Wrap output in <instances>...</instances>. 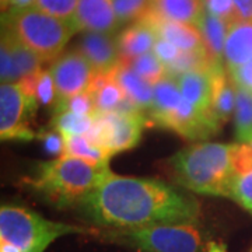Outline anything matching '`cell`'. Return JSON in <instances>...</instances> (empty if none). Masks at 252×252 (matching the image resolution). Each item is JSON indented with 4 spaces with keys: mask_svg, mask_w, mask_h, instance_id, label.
I'll return each mask as SVG.
<instances>
[{
    "mask_svg": "<svg viewBox=\"0 0 252 252\" xmlns=\"http://www.w3.org/2000/svg\"><path fill=\"white\" fill-rule=\"evenodd\" d=\"M97 230L136 228L160 223H195L200 205L180 189L158 180L117 175L109 170L74 207Z\"/></svg>",
    "mask_w": 252,
    "mask_h": 252,
    "instance_id": "obj_1",
    "label": "cell"
},
{
    "mask_svg": "<svg viewBox=\"0 0 252 252\" xmlns=\"http://www.w3.org/2000/svg\"><path fill=\"white\" fill-rule=\"evenodd\" d=\"M234 144L196 143L170 158V170L184 188L200 195L230 196L235 177Z\"/></svg>",
    "mask_w": 252,
    "mask_h": 252,
    "instance_id": "obj_2",
    "label": "cell"
},
{
    "mask_svg": "<svg viewBox=\"0 0 252 252\" xmlns=\"http://www.w3.org/2000/svg\"><path fill=\"white\" fill-rule=\"evenodd\" d=\"M109 171V165H93L63 156L39 162L35 174L24 178L26 185L58 207H76L98 185Z\"/></svg>",
    "mask_w": 252,
    "mask_h": 252,
    "instance_id": "obj_3",
    "label": "cell"
},
{
    "mask_svg": "<svg viewBox=\"0 0 252 252\" xmlns=\"http://www.w3.org/2000/svg\"><path fill=\"white\" fill-rule=\"evenodd\" d=\"M89 225L48 220L27 207L3 205L0 209V252H45L64 235H95Z\"/></svg>",
    "mask_w": 252,
    "mask_h": 252,
    "instance_id": "obj_4",
    "label": "cell"
},
{
    "mask_svg": "<svg viewBox=\"0 0 252 252\" xmlns=\"http://www.w3.org/2000/svg\"><path fill=\"white\" fill-rule=\"evenodd\" d=\"M94 237L137 252H207L209 244L195 223H160L136 228L97 230Z\"/></svg>",
    "mask_w": 252,
    "mask_h": 252,
    "instance_id": "obj_5",
    "label": "cell"
},
{
    "mask_svg": "<svg viewBox=\"0 0 252 252\" xmlns=\"http://www.w3.org/2000/svg\"><path fill=\"white\" fill-rule=\"evenodd\" d=\"M3 27L44 62H54L76 32L72 24L35 7L3 14Z\"/></svg>",
    "mask_w": 252,
    "mask_h": 252,
    "instance_id": "obj_6",
    "label": "cell"
},
{
    "mask_svg": "<svg viewBox=\"0 0 252 252\" xmlns=\"http://www.w3.org/2000/svg\"><path fill=\"white\" fill-rule=\"evenodd\" d=\"M149 125L143 112H105L94 117V125L87 135L109 157L133 149L140 142L144 126Z\"/></svg>",
    "mask_w": 252,
    "mask_h": 252,
    "instance_id": "obj_7",
    "label": "cell"
},
{
    "mask_svg": "<svg viewBox=\"0 0 252 252\" xmlns=\"http://www.w3.org/2000/svg\"><path fill=\"white\" fill-rule=\"evenodd\" d=\"M32 105L17 83L1 84L0 87V137L1 140L30 142L36 133L30 126V119L35 114Z\"/></svg>",
    "mask_w": 252,
    "mask_h": 252,
    "instance_id": "obj_8",
    "label": "cell"
},
{
    "mask_svg": "<svg viewBox=\"0 0 252 252\" xmlns=\"http://www.w3.org/2000/svg\"><path fill=\"white\" fill-rule=\"evenodd\" d=\"M49 72L55 81L56 104L87 91L95 74L89 61L77 49L67 51L55 59Z\"/></svg>",
    "mask_w": 252,
    "mask_h": 252,
    "instance_id": "obj_9",
    "label": "cell"
},
{
    "mask_svg": "<svg viewBox=\"0 0 252 252\" xmlns=\"http://www.w3.org/2000/svg\"><path fill=\"white\" fill-rule=\"evenodd\" d=\"M70 24L76 32L114 34L119 27L112 0H79Z\"/></svg>",
    "mask_w": 252,
    "mask_h": 252,
    "instance_id": "obj_10",
    "label": "cell"
},
{
    "mask_svg": "<svg viewBox=\"0 0 252 252\" xmlns=\"http://www.w3.org/2000/svg\"><path fill=\"white\" fill-rule=\"evenodd\" d=\"M77 51L89 61L95 73L112 72L121 62V54L114 34L84 32L79 41Z\"/></svg>",
    "mask_w": 252,
    "mask_h": 252,
    "instance_id": "obj_11",
    "label": "cell"
},
{
    "mask_svg": "<svg viewBox=\"0 0 252 252\" xmlns=\"http://www.w3.org/2000/svg\"><path fill=\"white\" fill-rule=\"evenodd\" d=\"M220 64L223 63H217L206 69L187 72L175 79L182 97L200 112L207 114L209 117H210V107L213 99L215 72Z\"/></svg>",
    "mask_w": 252,
    "mask_h": 252,
    "instance_id": "obj_12",
    "label": "cell"
},
{
    "mask_svg": "<svg viewBox=\"0 0 252 252\" xmlns=\"http://www.w3.org/2000/svg\"><path fill=\"white\" fill-rule=\"evenodd\" d=\"M142 20L156 28L158 38H162V39L171 42L184 52H203V51H206L205 45H203L202 35H200L199 28L196 26L187 24V23L161 20L154 14L152 9Z\"/></svg>",
    "mask_w": 252,
    "mask_h": 252,
    "instance_id": "obj_13",
    "label": "cell"
},
{
    "mask_svg": "<svg viewBox=\"0 0 252 252\" xmlns=\"http://www.w3.org/2000/svg\"><path fill=\"white\" fill-rule=\"evenodd\" d=\"M237 84L227 72L224 64H220L215 72L213 99L210 107V118L219 129L228 122L235 112Z\"/></svg>",
    "mask_w": 252,
    "mask_h": 252,
    "instance_id": "obj_14",
    "label": "cell"
},
{
    "mask_svg": "<svg viewBox=\"0 0 252 252\" xmlns=\"http://www.w3.org/2000/svg\"><path fill=\"white\" fill-rule=\"evenodd\" d=\"M158 41V34L156 28L149 23L139 20L132 23L125 30H122L117 36L118 48L122 61H129L140 55L149 54L154 49Z\"/></svg>",
    "mask_w": 252,
    "mask_h": 252,
    "instance_id": "obj_15",
    "label": "cell"
},
{
    "mask_svg": "<svg viewBox=\"0 0 252 252\" xmlns=\"http://www.w3.org/2000/svg\"><path fill=\"white\" fill-rule=\"evenodd\" d=\"M125 93L126 98L132 101L143 114H147L154 102V86L143 80L124 61L118 63L117 67L109 72Z\"/></svg>",
    "mask_w": 252,
    "mask_h": 252,
    "instance_id": "obj_16",
    "label": "cell"
},
{
    "mask_svg": "<svg viewBox=\"0 0 252 252\" xmlns=\"http://www.w3.org/2000/svg\"><path fill=\"white\" fill-rule=\"evenodd\" d=\"M252 59V23H234L228 28L225 38L224 62L227 72L231 73Z\"/></svg>",
    "mask_w": 252,
    "mask_h": 252,
    "instance_id": "obj_17",
    "label": "cell"
},
{
    "mask_svg": "<svg viewBox=\"0 0 252 252\" xmlns=\"http://www.w3.org/2000/svg\"><path fill=\"white\" fill-rule=\"evenodd\" d=\"M152 11L161 20L198 26L205 7L203 0H152Z\"/></svg>",
    "mask_w": 252,
    "mask_h": 252,
    "instance_id": "obj_18",
    "label": "cell"
},
{
    "mask_svg": "<svg viewBox=\"0 0 252 252\" xmlns=\"http://www.w3.org/2000/svg\"><path fill=\"white\" fill-rule=\"evenodd\" d=\"M87 91L94 99L97 114L114 112L126 95L111 73H95Z\"/></svg>",
    "mask_w": 252,
    "mask_h": 252,
    "instance_id": "obj_19",
    "label": "cell"
},
{
    "mask_svg": "<svg viewBox=\"0 0 252 252\" xmlns=\"http://www.w3.org/2000/svg\"><path fill=\"white\" fill-rule=\"evenodd\" d=\"M196 27L199 28V32L202 35L203 45L209 58L213 62L223 63L225 38H227L230 24L224 20L205 11Z\"/></svg>",
    "mask_w": 252,
    "mask_h": 252,
    "instance_id": "obj_20",
    "label": "cell"
},
{
    "mask_svg": "<svg viewBox=\"0 0 252 252\" xmlns=\"http://www.w3.org/2000/svg\"><path fill=\"white\" fill-rule=\"evenodd\" d=\"M1 39L7 44L10 54H11L13 67H14V81L16 83H18L21 79L27 77L30 74H34V73L42 70L44 61L34 51H31L24 44H21L7 28L3 27Z\"/></svg>",
    "mask_w": 252,
    "mask_h": 252,
    "instance_id": "obj_21",
    "label": "cell"
},
{
    "mask_svg": "<svg viewBox=\"0 0 252 252\" xmlns=\"http://www.w3.org/2000/svg\"><path fill=\"white\" fill-rule=\"evenodd\" d=\"M94 125V117L83 115L69 109H55L52 127L61 132L64 137L87 136Z\"/></svg>",
    "mask_w": 252,
    "mask_h": 252,
    "instance_id": "obj_22",
    "label": "cell"
},
{
    "mask_svg": "<svg viewBox=\"0 0 252 252\" xmlns=\"http://www.w3.org/2000/svg\"><path fill=\"white\" fill-rule=\"evenodd\" d=\"M235 139L238 143H252V91L237 86Z\"/></svg>",
    "mask_w": 252,
    "mask_h": 252,
    "instance_id": "obj_23",
    "label": "cell"
},
{
    "mask_svg": "<svg viewBox=\"0 0 252 252\" xmlns=\"http://www.w3.org/2000/svg\"><path fill=\"white\" fill-rule=\"evenodd\" d=\"M66 139V156L74 157L93 165L108 164L109 157L99 146L94 144L87 136H70Z\"/></svg>",
    "mask_w": 252,
    "mask_h": 252,
    "instance_id": "obj_24",
    "label": "cell"
},
{
    "mask_svg": "<svg viewBox=\"0 0 252 252\" xmlns=\"http://www.w3.org/2000/svg\"><path fill=\"white\" fill-rule=\"evenodd\" d=\"M122 61V59H121ZM124 62L133 70L137 73L143 80H146L149 84L156 86L160 81L164 80L167 77V70L165 66L162 64L161 61L154 55V52L140 55L137 58L124 61Z\"/></svg>",
    "mask_w": 252,
    "mask_h": 252,
    "instance_id": "obj_25",
    "label": "cell"
},
{
    "mask_svg": "<svg viewBox=\"0 0 252 252\" xmlns=\"http://www.w3.org/2000/svg\"><path fill=\"white\" fill-rule=\"evenodd\" d=\"M119 26L136 23L150 11L152 0H112Z\"/></svg>",
    "mask_w": 252,
    "mask_h": 252,
    "instance_id": "obj_26",
    "label": "cell"
},
{
    "mask_svg": "<svg viewBox=\"0 0 252 252\" xmlns=\"http://www.w3.org/2000/svg\"><path fill=\"white\" fill-rule=\"evenodd\" d=\"M79 0H35V9L49 16L70 23L76 13Z\"/></svg>",
    "mask_w": 252,
    "mask_h": 252,
    "instance_id": "obj_27",
    "label": "cell"
},
{
    "mask_svg": "<svg viewBox=\"0 0 252 252\" xmlns=\"http://www.w3.org/2000/svg\"><path fill=\"white\" fill-rule=\"evenodd\" d=\"M228 198L252 213V171L235 174Z\"/></svg>",
    "mask_w": 252,
    "mask_h": 252,
    "instance_id": "obj_28",
    "label": "cell"
},
{
    "mask_svg": "<svg viewBox=\"0 0 252 252\" xmlns=\"http://www.w3.org/2000/svg\"><path fill=\"white\" fill-rule=\"evenodd\" d=\"M55 109H69L73 112L83 114V115H91V117L97 115V108H95L94 99H93L89 91L80 93V94L73 95L66 101L56 104Z\"/></svg>",
    "mask_w": 252,
    "mask_h": 252,
    "instance_id": "obj_29",
    "label": "cell"
},
{
    "mask_svg": "<svg viewBox=\"0 0 252 252\" xmlns=\"http://www.w3.org/2000/svg\"><path fill=\"white\" fill-rule=\"evenodd\" d=\"M36 139L41 140V143L48 154H52L56 157L66 156V139L61 132H58L54 127L39 130L36 135Z\"/></svg>",
    "mask_w": 252,
    "mask_h": 252,
    "instance_id": "obj_30",
    "label": "cell"
},
{
    "mask_svg": "<svg viewBox=\"0 0 252 252\" xmlns=\"http://www.w3.org/2000/svg\"><path fill=\"white\" fill-rule=\"evenodd\" d=\"M36 99L38 104H42L45 107H52L56 104V89L55 81L49 70H42L39 74L38 89H36Z\"/></svg>",
    "mask_w": 252,
    "mask_h": 252,
    "instance_id": "obj_31",
    "label": "cell"
},
{
    "mask_svg": "<svg viewBox=\"0 0 252 252\" xmlns=\"http://www.w3.org/2000/svg\"><path fill=\"white\" fill-rule=\"evenodd\" d=\"M205 11L227 21L230 26L234 24V3L233 0H203Z\"/></svg>",
    "mask_w": 252,
    "mask_h": 252,
    "instance_id": "obj_32",
    "label": "cell"
},
{
    "mask_svg": "<svg viewBox=\"0 0 252 252\" xmlns=\"http://www.w3.org/2000/svg\"><path fill=\"white\" fill-rule=\"evenodd\" d=\"M153 52L154 55L161 61L162 64L165 66V70H167V67L175 62L177 58L180 56L181 49H178V48L174 45V44H171V42H168V41H165V39H162V38H158V41H157L156 45H154Z\"/></svg>",
    "mask_w": 252,
    "mask_h": 252,
    "instance_id": "obj_33",
    "label": "cell"
},
{
    "mask_svg": "<svg viewBox=\"0 0 252 252\" xmlns=\"http://www.w3.org/2000/svg\"><path fill=\"white\" fill-rule=\"evenodd\" d=\"M231 79L240 87L252 91V59L230 73Z\"/></svg>",
    "mask_w": 252,
    "mask_h": 252,
    "instance_id": "obj_34",
    "label": "cell"
},
{
    "mask_svg": "<svg viewBox=\"0 0 252 252\" xmlns=\"http://www.w3.org/2000/svg\"><path fill=\"white\" fill-rule=\"evenodd\" d=\"M235 23H252V0H233Z\"/></svg>",
    "mask_w": 252,
    "mask_h": 252,
    "instance_id": "obj_35",
    "label": "cell"
},
{
    "mask_svg": "<svg viewBox=\"0 0 252 252\" xmlns=\"http://www.w3.org/2000/svg\"><path fill=\"white\" fill-rule=\"evenodd\" d=\"M35 6V0H1L3 13H16Z\"/></svg>",
    "mask_w": 252,
    "mask_h": 252,
    "instance_id": "obj_36",
    "label": "cell"
},
{
    "mask_svg": "<svg viewBox=\"0 0 252 252\" xmlns=\"http://www.w3.org/2000/svg\"><path fill=\"white\" fill-rule=\"evenodd\" d=\"M207 252H227V247L220 241H209Z\"/></svg>",
    "mask_w": 252,
    "mask_h": 252,
    "instance_id": "obj_37",
    "label": "cell"
},
{
    "mask_svg": "<svg viewBox=\"0 0 252 252\" xmlns=\"http://www.w3.org/2000/svg\"><path fill=\"white\" fill-rule=\"evenodd\" d=\"M248 252H252V245H251V248H250V251H248Z\"/></svg>",
    "mask_w": 252,
    "mask_h": 252,
    "instance_id": "obj_38",
    "label": "cell"
}]
</instances>
